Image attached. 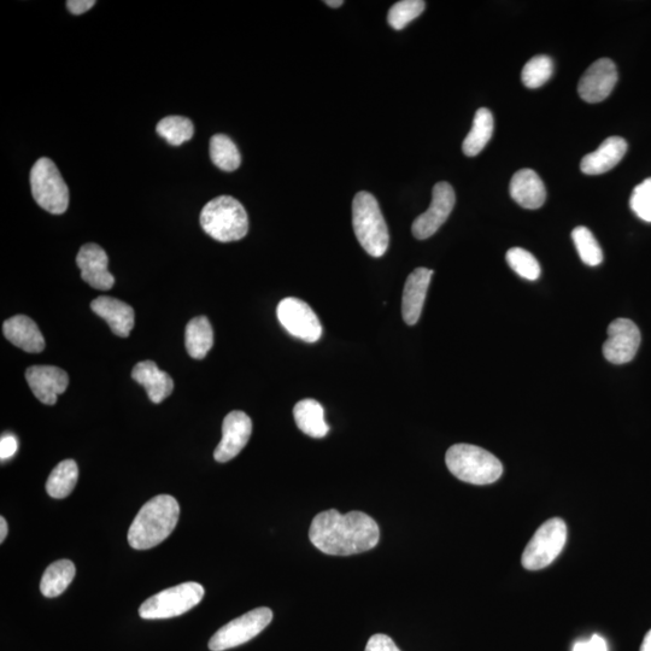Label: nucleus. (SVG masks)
<instances>
[{"mask_svg":"<svg viewBox=\"0 0 651 651\" xmlns=\"http://www.w3.org/2000/svg\"><path fill=\"white\" fill-rule=\"evenodd\" d=\"M17 451V439L13 434H5L0 441V457L2 460L11 459Z\"/></svg>","mask_w":651,"mask_h":651,"instance_id":"obj_37","label":"nucleus"},{"mask_svg":"<svg viewBox=\"0 0 651 651\" xmlns=\"http://www.w3.org/2000/svg\"><path fill=\"white\" fill-rule=\"evenodd\" d=\"M354 231L368 255H385L390 244V233L377 199L371 193H357L353 202Z\"/></svg>","mask_w":651,"mask_h":651,"instance_id":"obj_5","label":"nucleus"},{"mask_svg":"<svg viewBox=\"0 0 651 651\" xmlns=\"http://www.w3.org/2000/svg\"><path fill=\"white\" fill-rule=\"evenodd\" d=\"M79 468L73 460H64L54 468L46 483V491L49 496L62 500L72 494L76 483H78Z\"/></svg>","mask_w":651,"mask_h":651,"instance_id":"obj_27","label":"nucleus"},{"mask_svg":"<svg viewBox=\"0 0 651 651\" xmlns=\"http://www.w3.org/2000/svg\"><path fill=\"white\" fill-rule=\"evenodd\" d=\"M425 7L426 3L422 2V0H402V2L392 5L389 15H387V21L396 31H401L416 17L424 13Z\"/></svg>","mask_w":651,"mask_h":651,"instance_id":"obj_33","label":"nucleus"},{"mask_svg":"<svg viewBox=\"0 0 651 651\" xmlns=\"http://www.w3.org/2000/svg\"><path fill=\"white\" fill-rule=\"evenodd\" d=\"M210 158L217 168L225 172H234L242 163L237 145L225 134H216L210 139Z\"/></svg>","mask_w":651,"mask_h":651,"instance_id":"obj_28","label":"nucleus"},{"mask_svg":"<svg viewBox=\"0 0 651 651\" xmlns=\"http://www.w3.org/2000/svg\"><path fill=\"white\" fill-rule=\"evenodd\" d=\"M76 265L80 268L81 278L93 289L108 291L115 284L114 275L109 272L107 252L97 244L81 246Z\"/></svg>","mask_w":651,"mask_h":651,"instance_id":"obj_15","label":"nucleus"},{"mask_svg":"<svg viewBox=\"0 0 651 651\" xmlns=\"http://www.w3.org/2000/svg\"><path fill=\"white\" fill-rule=\"evenodd\" d=\"M554 73V63L548 56H536L525 64L521 80L529 89L535 90L548 82Z\"/></svg>","mask_w":651,"mask_h":651,"instance_id":"obj_31","label":"nucleus"},{"mask_svg":"<svg viewBox=\"0 0 651 651\" xmlns=\"http://www.w3.org/2000/svg\"><path fill=\"white\" fill-rule=\"evenodd\" d=\"M214 345V331L205 316L192 319L186 326V350L192 359L203 360Z\"/></svg>","mask_w":651,"mask_h":651,"instance_id":"obj_24","label":"nucleus"},{"mask_svg":"<svg viewBox=\"0 0 651 651\" xmlns=\"http://www.w3.org/2000/svg\"><path fill=\"white\" fill-rule=\"evenodd\" d=\"M325 4L328 5V7H331V8H339V7H342L344 2H343V0H326Z\"/></svg>","mask_w":651,"mask_h":651,"instance_id":"obj_41","label":"nucleus"},{"mask_svg":"<svg viewBox=\"0 0 651 651\" xmlns=\"http://www.w3.org/2000/svg\"><path fill=\"white\" fill-rule=\"evenodd\" d=\"M278 319L291 336L307 343H316L322 336V325L314 310L298 298H285L277 309Z\"/></svg>","mask_w":651,"mask_h":651,"instance_id":"obj_10","label":"nucleus"},{"mask_svg":"<svg viewBox=\"0 0 651 651\" xmlns=\"http://www.w3.org/2000/svg\"><path fill=\"white\" fill-rule=\"evenodd\" d=\"M617 82V66L609 58H601L580 79L578 93L585 102L600 103L611 95Z\"/></svg>","mask_w":651,"mask_h":651,"instance_id":"obj_13","label":"nucleus"},{"mask_svg":"<svg viewBox=\"0 0 651 651\" xmlns=\"http://www.w3.org/2000/svg\"><path fill=\"white\" fill-rule=\"evenodd\" d=\"M296 424L304 434L312 438H324L330 432L325 420V409L318 401H299L293 409Z\"/></svg>","mask_w":651,"mask_h":651,"instance_id":"obj_23","label":"nucleus"},{"mask_svg":"<svg viewBox=\"0 0 651 651\" xmlns=\"http://www.w3.org/2000/svg\"><path fill=\"white\" fill-rule=\"evenodd\" d=\"M75 573V565L72 561L60 560L52 563L41 578V594L48 598L62 595L73 583Z\"/></svg>","mask_w":651,"mask_h":651,"instance_id":"obj_26","label":"nucleus"},{"mask_svg":"<svg viewBox=\"0 0 651 651\" xmlns=\"http://www.w3.org/2000/svg\"><path fill=\"white\" fill-rule=\"evenodd\" d=\"M5 338L17 348L29 354H39L45 349L43 333L35 322L26 315H16L4 322Z\"/></svg>","mask_w":651,"mask_h":651,"instance_id":"obj_20","label":"nucleus"},{"mask_svg":"<svg viewBox=\"0 0 651 651\" xmlns=\"http://www.w3.org/2000/svg\"><path fill=\"white\" fill-rule=\"evenodd\" d=\"M95 0H68L67 8L74 15H82L93 8Z\"/></svg>","mask_w":651,"mask_h":651,"instance_id":"obj_38","label":"nucleus"},{"mask_svg":"<svg viewBox=\"0 0 651 651\" xmlns=\"http://www.w3.org/2000/svg\"><path fill=\"white\" fill-rule=\"evenodd\" d=\"M494 134V116L486 108L479 109L475 113L471 132L462 144V150L468 157H475L489 144Z\"/></svg>","mask_w":651,"mask_h":651,"instance_id":"obj_25","label":"nucleus"},{"mask_svg":"<svg viewBox=\"0 0 651 651\" xmlns=\"http://www.w3.org/2000/svg\"><path fill=\"white\" fill-rule=\"evenodd\" d=\"M93 313L107 321L116 336L127 338L134 327V310L127 303L108 296L98 297L91 303Z\"/></svg>","mask_w":651,"mask_h":651,"instance_id":"obj_19","label":"nucleus"},{"mask_svg":"<svg viewBox=\"0 0 651 651\" xmlns=\"http://www.w3.org/2000/svg\"><path fill=\"white\" fill-rule=\"evenodd\" d=\"M510 196L525 209H539L547 201V189L539 175L532 169H521L514 174L509 185Z\"/></svg>","mask_w":651,"mask_h":651,"instance_id":"obj_18","label":"nucleus"},{"mask_svg":"<svg viewBox=\"0 0 651 651\" xmlns=\"http://www.w3.org/2000/svg\"><path fill=\"white\" fill-rule=\"evenodd\" d=\"M641 651H651V630L644 637Z\"/></svg>","mask_w":651,"mask_h":651,"instance_id":"obj_40","label":"nucleus"},{"mask_svg":"<svg viewBox=\"0 0 651 651\" xmlns=\"http://www.w3.org/2000/svg\"><path fill=\"white\" fill-rule=\"evenodd\" d=\"M507 262L510 268L526 280L535 281L541 275V265L531 252L521 248H513L507 252Z\"/></svg>","mask_w":651,"mask_h":651,"instance_id":"obj_32","label":"nucleus"},{"mask_svg":"<svg viewBox=\"0 0 651 651\" xmlns=\"http://www.w3.org/2000/svg\"><path fill=\"white\" fill-rule=\"evenodd\" d=\"M252 433V421L240 410L228 414L222 424V439L215 449L214 457L217 462L225 463L240 454Z\"/></svg>","mask_w":651,"mask_h":651,"instance_id":"obj_14","label":"nucleus"},{"mask_svg":"<svg viewBox=\"0 0 651 651\" xmlns=\"http://www.w3.org/2000/svg\"><path fill=\"white\" fill-rule=\"evenodd\" d=\"M566 542L567 525L565 521L560 518L545 521L526 545L521 562L526 570H543L562 553Z\"/></svg>","mask_w":651,"mask_h":651,"instance_id":"obj_8","label":"nucleus"},{"mask_svg":"<svg viewBox=\"0 0 651 651\" xmlns=\"http://www.w3.org/2000/svg\"><path fill=\"white\" fill-rule=\"evenodd\" d=\"M433 271L420 267L409 275L402 297L403 320L409 326L418 324L432 280Z\"/></svg>","mask_w":651,"mask_h":651,"instance_id":"obj_17","label":"nucleus"},{"mask_svg":"<svg viewBox=\"0 0 651 651\" xmlns=\"http://www.w3.org/2000/svg\"><path fill=\"white\" fill-rule=\"evenodd\" d=\"M572 239L580 258H582L586 266L596 267L601 265L603 251L589 228L584 226L574 228Z\"/></svg>","mask_w":651,"mask_h":651,"instance_id":"obj_30","label":"nucleus"},{"mask_svg":"<svg viewBox=\"0 0 651 651\" xmlns=\"http://www.w3.org/2000/svg\"><path fill=\"white\" fill-rule=\"evenodd\" d=\"M365 651H401L389 636L378 633L369 638Z\"/></svg>","mask_w":651,"mask_h":651,"instance_id":"obj_35","label":"nucleus"},{"mask_svg":"<svg viewBox=\"0 0 651 651\" xmlns=\"http://www.w3.org/2000/svg\"><path fill=\"white\" fill-rule=\"evenodd\" d=\"M180 506L173 496L160 495L146 502L129 527L128 543L133 549L148 550L167 539L178 525Z\"/></svg>","mask_w":651,"mask_h":651,"instance_id":"obj_2","label":"nucleus"},{"mask_svg":"<svg viewBox=\"0 0 651 651\" xmlns=\"http://www.w3.org/2000/svg\"><path fill=\"white\" fill-rule=\"evenodd\" d=\"M205 233L221 243L237 242L249 232V219L243 204L230 196L216 197L202 210Z\"/></svg>","mask_w":651,"mask_h":651,"instance_id":"obj_4","label":"nucleus"},{"mask_svg":"<svg viewBox=\"0 0 651 651\" xmlns=\"http://www.w3.org/2000/svg\"><path fill=\"white\" fill-rule=\"evenodd\" d=\"M203 597L204 589L201 584H180L148 598L140 606L139 615L145 620L180 617L201 603Z\"/></svg>","mask_w":651,"mask_h":651,"instance_id":"obj_7","label":"nucleus"},{"mask_svg":"<svg viewBox=\"0 0 651 651\" xmlns=\"http://www.w3.org/2000/svg\"><path fill=\"white\" fill-rule=\"evenodd\" d=\"M31 187L34 201L54 215L66 213L69 190L60 170L50 158H40L31 170Z\"/></svg>","mask_w":651,"mask_h":651,"instance_id":"obj_6","label":"nucleus"},{"mask_svg":"<svg viewBox=\"0 0 651 651\" xmlns=\"http://www.w3.org/2000/svg\"><path fill=\"white\" fill-rule=\"evenodd\" d=\"M132 378L145 387L151 402L161 403L174 390V381L169 374L161 371L154 361L139 362L133 368Z\"/></svg>","mask_w":651,"mask_h":651,"instance_id":"obj_22","label":"nucleus"},{"mask_svg":"<svg viewBox=\"0 0 651 651\" xmlns=\"http://www.w3.org/2000/svg\"><path fill=\"white\" fill-rule=\"evenodd\" d=\"M8 536V524L7 520H5L2 516L0 518V543H3L5 541V538Z\"/></svg>","mask_w":651,"mask_h":651,"instance_id":"obj_39","label":"nucleus"},{"mask_svg":"<svg viewBox=\"0 0 651 651\" xmlns=\"http://www.w3.org/2000/svg\"><path fill=\"white\" fill-rule=\"evenodd\" d=\"M627 151L626 140L620 137H611L601 144L600 148L586 155L580 169L586 175H601L613 169L625 156Z\"/></svg>","mask_w":651,"mask_h":651,"instance_id":"obj_21","label":"nucleus"},{"mask_svg":"<svg viewBox=\"0 0 651 651\" xmlns=\"http://www.w3.org/2000/svg\"><path fill=\"white\" fill-rule=\"evenodd\" d=\"M633 213L645 222H651V178L635 187L630 199Z\"/></svg>","mask_w":651,"mask_h":651,"instance_id":"obj_34","label":"nucleus"},{"mask_svg":"<svg viewBox=\"0 0 651 651\" xmlns=\"http://www.w3.org/2000/svg\"><path fill=\"white\" fill-rule=\"evenodd\" d=\"M445 462L451 474L468 484H494L503 474L502 463L495 455L471 444L453 445Z\"/></svg>","mask_w":651,"mask_h":651,"instance_id":"obj_3","label":"nucleus"},{"mask_svg":"<svg viewBox=\"0 0 651 651\" xmlns=\"http://www.w3.org/2000/svg\"><path fill=\"white\" fill-rule=\"evenodd\" d=\"M641 331L629 319H617L608 327V339L603 344V356L614 365L629 363L641 345Z\"/></svg>","mask_w":651,"mask_h":651,"instance_id":"obj_12","label":"nucleus"},{"mask_svg":"<svg viewBox=\"0 0 651 651\" xmlns=\"http://www.w3.org/2000/svg\"><path fill=\"white\" fill-rule=\"evenodd\" d=\"M309 538L322 553L349 556L377 547L380 530L375 520L365 513L343 515L336 509H330L315 516Z\"/></svg>","mask_w":651,"mask_h":651,"instance_id":"obj_1","label":"nucleus"},{"mask_svg":"<svg viewBox=\"0 0 651 651\" xmlns=\"http://www.w3.org/2000/svg\"><path fill=\"white\" fill-rule=\"evenodd\" d=\"M273 612L262 607L234 619L211 637L209 649L211 651H225L239 647L252 638L260 635L272 623Z\"/></svg>","mask_w":651,"mask_h":651,"instance_id":"obj_9","label":"nucleus"},{"mask_svg":"<svg viewBox=\"0 0 651 651\" xmlns=\"http://www.w3.org/2000/svg\"><path fill=\"white\" fill-rule=\"evenodd\" d=\"M456 196L453 186L438 183L433 187L432 202L424 214L416 217L412 226L414 237L419 240L431 238L441 228L455 207Z\"/></svg>","mask_w":651,"mask_h":651,"instance_id":"obj_11","label":"nucleus"},{"mask_svg":"<svg viewBox=\"0 0 651 651\" xmlns=\"http://www.w3.org/2000/svg\"><path fill=\"white\" fill-rule=\"evenodd\" d=\"M572 651H608L606 639L594 635L589 641H580L574 644Z\"/></svg>","mask_w":651,"mask_h":651,"instance_id":"obj_36","label":"nucleus"},{"mask_svg":"<svg viewBox=\"0 0 651 651\" xmlns=\"http://www.w3.org/2000/svg\"><path fill=\"white\" fill-rule=\"evenodd\" d=\"M156 131L170 145L179 146L189 142L195 134V127L190 119L183 116H168L158 122Z\"/></svg>","mask_w":651,"mask_h":651,"instance_id":"obj_29","label":"nucleus"},{"mask_svg":"<svg viewBox=\"0 0 651 651\" xmlns=\"http://www.w3.org/2000/svg\"><path fill=\"white\" fill-rule=\"evenodd\" d=\"M26 379L34 396L48 406H54L57 397L66 392L69 385L68 374L54 366L29 367Z\"/></svg>","mask_w":651,"mask_h":651,"instance_id":"obj_16","label":"nucleus"}]
</instances>
